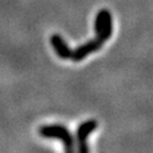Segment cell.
<instances>
[{
  "instance_id": "cell-4",
  "label": "cell",
  "mask_w": 153,
  "mask_h": 153,
  "mask_svg": "<svg viewBox=\"0 0 153 153\" xmlns=\"http://www.w3.org/2000/svg\"><path fill=\"white\" fill-rule=\"evenodd\" d=\"M98 127V123L95 120H86L82 123L78 129L76 131V138L78 142V150L79 152L86 153L88 151V145H86V140L88 136L90 135V133H92L93 131H95Z\"/></svg>"
},
{
  "instance_id": "cell-3",
  "label": "cell",
  "mask_w": 153,
  "mask_h": 153,
  "mask_svg": "<svg viewBox=\"0 0 153 153\" xmlns=\"http://www.w3.org/2000/svg\"><path fill=\"white\" fill-rule=\"evenodd\" d=\"M103 43H104L103 40L101 38H99V36H97L94 40L88 41V42H86L85 44L78 47L77 49L71 50V52H69V59L78 62V61L83 60L84 58H86L90 53L98 51V50L102 47Z\"/></svg>"
},
{
  "instance_id": "cell-1",
  "label": "cell",
  "mask_w": 153,
  "mask_h": 153,
  "mask_svg": "<svg viewBox=\"0 0 153 153\" xmlns=\"http://www.w3.org/2000/svg\"><path fill=\"white\" fill-rule=\"evenodd\" d=\"M39 134L45 138H58L64 143L65 150L71 152L74 146V140L71 131L62 125H43L39 128Z\"/></svg>"
},
{
  "instance_id": "cell-5",
  "label": "cell",
  "mask_w": 153,
  "mask_h": 153,
  "mask_svg": "<svg viewBox=\"0 0 153 153\" xmlns=\"http://www.w3.org/2000/svg\"><path fill=\"white\" fill-rule=\"evenodd\" d=\"M50 41L58 57H60L61 59H69V52L71 49L66 44V42L59 34H53L50 39Z\"/></svg>"
},
{
  "instance_id": "cell-2",
  "label": "cell",
  "mask_w": 153,
  "mask_h": 153,
  "mask_svg": "<svg viewBox=\"0 0 153 153\" xmlns=\"http://www.w3.org/2000/svg\"><path fill=\"white\" fill-rule=\"evenodd\" d=\"M95 32L97 36L101 38L104 42L110 39L112 34V18L108 10L103 9L99 11L95 18Z\"/></svg>"
}]
</instances>
